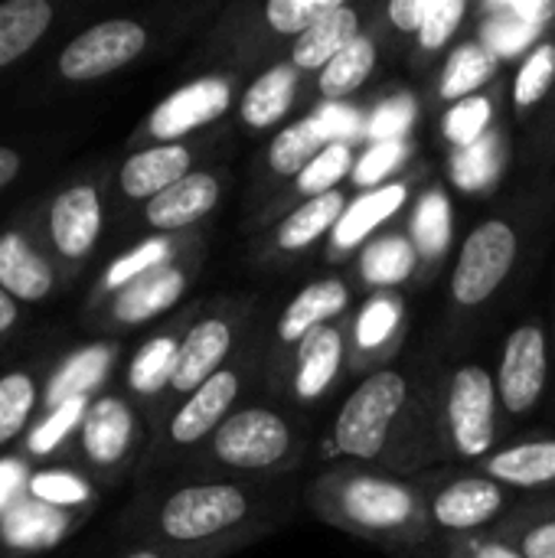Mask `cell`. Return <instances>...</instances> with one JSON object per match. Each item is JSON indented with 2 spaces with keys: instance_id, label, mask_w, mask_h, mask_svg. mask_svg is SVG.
I'll list each match as a JSON object with an SVG mask.
<instances>
[{
  "instance_id": "cell-1",
  "label": "cell",
  "mask_w": 555,
  "mask_h": 558,
  "mask_svg": "<svg viewBox=\"0 0 555 558\" xmlns=\"http://www.w3.org/2000/svg\"><path fill=\"white\" fill-rule=\"evenodd\" d=\"M298 490L285 484H242L216 477H180L147 490L128 513V533L141 546L173 558H226L278 530L298 507Z\"/></svg>"
},
{
  "instance_id": "cell-2",
  "label": "cell",
  "mask_w": 555,
  "mask_h": 558,
  "mask_svg": "<svg viewBox=\"0 0 555 558\" xmlns=\"http://www.w3.org/2000/svg\"><path fill=\"white\" fill-rule=\"evenodd\" d=\"M432 389L435 379L399 363L363 376L334 415L324 458L330 464H363L396 477H415L442 464Z\"/></svg>"
},
{
  "instance_id": "cell-3",
  "label": "cell",
  "mask_w": 555,
  "mask_h": 558,
  "mask_svg": "<svg viewBox=\"0 0 555 558\" xmlns=\"http://www.w3.org/2000/svg\"><path fill=\"white\" fill-rule=\"evenodd\" d=\"M301 500L321 523L389 553H412L435 533L422 481L363 464H327L304 484Z\"/></svg>"
},
{
  "instance_id": "cell-4",
  "label": "cell",
  "mask_w": 555,
  "mask_h": 558,
  "mask_svg": "<svg viewBox=\"0 0 555 558\" xmlns=\"http://www.w3.org/2000/svg\"><path fill=\"white\" fill-rule=\"evenodd\" d=\"M311 451V435L298 415L278 402H245L183 464V477H216L242 484H285Z\"/></svg>"
},
{
  "instance_id": "cell-5",
  "label": "cell",
  "mask_w": 555,
  "mask_h": 558,
  "mask_svg": "<svg viewBox=\"0 0 555 558\" xmlns=\"http://www.w3.org/2000/svg\"><path fill=\"white\" fill-rule=\"evenodd\" d=\"M268 350H272V327L262 317L245 347L216 373L209 376L196 392H190L183 402L173 405V412L164 418V425L154 432L144 471H173L180 468L196 448H203L213 432L245 405L252 389L265 386L268 369Z\"/></svg>"
},
{
  "instance_id": "cell-6",
  "label": "cell",
  "mask_w": 555,
  "mask_h": 558,
  "mask_svg": "<svg viewBox=\"0 0 555 558\" xmlns=\"http://www.w3.org/2000/svg\"><path fill=\"white\" fill-rule=\"evenodd\" d=\"M343 0H252L232 3L213 23L209 39L200 49L213 69H236L249 78L272 62L285 59L291 43L337 10Z\"/></svg>"
},
{
  "instance_id": "cell-7",
  "label": "cell",
  "mask_w": 555,
  "mask_h": 558,
  "mask_svg": "<svg viewBox=\"0 0 555 558\" xmlns=\"http://www.w3.org/2000/svg\"><path fill=\"white\" fill-rule=\"evenodd\" d=\"M533 216L536 206L533 199H527L497 209L468 229L448 275V307L455 320L481 317L504 294L514 271L520 268Z\"/></svg>"
},
{
  "instance_id": "cell-8",
  "label": "cell",
  "mask_w": 555,
  "mask_h": 558,
  "mask_svg": "<svg viewBox=\"0 0 555 558\" xmlns=\"http://www.w3.org/2000/svg\"><path fill=\"white\" fill-rule=\"evenodd\" d=\"M432 399L445 461L474 468L500 448V396L491 366L464 360L438 373Z\"/></svg>"
},
{
  "instance_id": "cell-9",
  "label": "cell",
  "mask_w": 555,
  "mask_h": 558,
  "mask_svg": "<svg viewBox=\"0 0 555 558\" xmlns=\"http://www.w3.org/2000/svg\"><path fill=\"white\" fill-rule=\"evenodd\" d=\"M262 317H265V311H262L258 294H222V298L200 304L193 324L186 327L177 373H173L167 402L160 409L157 428L164 425V418L173 412L177 402H183L190 392H196L209 376H216L245 347V340L252 337V330L258 327Z\"/></svg>"
},
{
  "instance_id": "cell-10",
  "label": "cell",
  "mask_w": 555,
  "mask_h": 558,
  "mask_svg": "<svg viewBox=\"0 0 555 558\" xmlns=\"http://www.w3.org/2000/svg\"><path fill=\"white\" fill-rule=\"evenodd\" d=\"M245 82L249 75L236 69H213L190 78L186 85L173 88L167 98H160L150 108V114L141 121V128L131 137V150L180 144L219 131L226 118L236 114Z\"/></svg>"
},
{
  "instance_id": "cell-11",
  "label": "cell",
  "mask_w": 555,
  "mask_h": 558,
  "mask_svg": "<svg viewBox=\"0 0 555 558\" xmlns=\"http://www.w3.org/2000/svg\"><path fill=\"white\" fill-rule=\"evenodd\" d=\"M350 317L307 333L281 373L265 383L272 402L285 409H311L334 396V389L350 373Z\"/></svg>"
},
{
  "instance_id": "cell-12",
  "label": "cell",
  "mask_w": 555,
  "mask_h": 558,
  "mask_svg": "<svg viewBox=\"0 0 555 558\" xmlns=\"http://www.w3.org/2000/svg\"><path fill=\"white\" fill-rule=\"evenodd\" d=\"M553 376V340L540 317H527L504 337L497 356V396H500V418L507 425L527 422L540 402L546 399Z\"/></svg>"
},
{
  "instance_id": "cell-13",
  "label": "cell",
  "mask_w": 555,
  "mask_h": 558,
  "mask_svg": "<svg viewBox=\"0 0 555 558\" xmlns=\"http://www.w3.org/2000/svg\"><path fill=\"white\" fill-rule=\"evenodd\" d=\"M429 490V517L435 533L445 536H478L491 533L517 504L520 494L510 487L464 468L461 474L422 481Z\"/></svg>"
},
{
  "instance_id": "cell-14",
  "label": "cell",
  "mask_w": 555,
  "mask_h": 558,
  "mask_svg": "<svg viewBox=\"0 0 555 558\" xmlns=\"http://www.w3.org/2000/svg\"><path fill=\"white\" fill-rule=\"evenodd\" d=\"M154 39H157L154 23L137 16H108L85 26L75 39H69L56 59V69L65 82L75 85L98 82L147 56Z\"/></svg>"
},
{
  "instance_id": "cell-15",
  "label": "cell",
  "mask_w": 555,
  "mask_h": 558,
  "mask_svg": "<svg viewBox=\"0 0 555 558\" xmlns=\"http://www.w3.org/2000/svg\"><path fill=\"white\" fill-rule=\"evenodd\" d=\"M425 183H432L429 167H412L393 183L357 193L350 199V206L343 209V216L337 219V226H334V232L327 239L324 258L330 265L353 262L363 252V245H370L376 235L393 229V222H399L409 213V206L419 199Z\"/></svg>"
},
{
  "instance_id": "cell-16",
  "label": "cell",
  "mask_w": 555,
  "mask_h": 558,
  "mask_svg": "<svg viewBox=\"0 0 555 558\" xmlns=\"http://www.w3.org/2000/svg\"><path fill=\"white\" fill-rule=\"evenodd\" d=\"M203 258H206V239H200L180 258L124 284L118 294L101 301V324L108 330H134L141 324H150V320L177 311L180 301L190 294V288L200 278Z\"/></svg>"
},
{
  "instance_id": "cell-17",
  "label": "cell",
  "mask_w": 555,
  "mask_h": 558,
  "mask_svg": "<svg viewBox=\"0 0 555 558\" xmlns=\"http://www.w3.org/2000/svg\"><path fill=\"white\" fill-rule=\"evenodd\" d=\"M350 190H334L317 199H307L294 206L288 216H281L272 229L252 239V265L265 271L291 268L294 262L307 258L317 245H324L350 206Z\"/></svg>"
},
{
  "instance_id": "cell-18",
  "label": "cell",
  "mask_w": 555,
  "mask_h": 558,
  "mask_svg": "<svg viewBox=\"0 0 555 558\" xmlns=\"http://www.w3.org/2000/svg\"><path fill=\"white\" fill-rule=\"evenodd\" d=\"M353 314V281L343 275H321L314 281H307L275 317L272 324V350H268V369H265V383L275 379L281 373V366L288 363V356L294 353V347L327 327L337 324L343 317Z\"/></svg>"
},
{
  "instance_id": "cell-19",
  "label": "cell",
  "mask_w": 555,
  "mask_h": 558,
  "mask_svg": "<svg viewBox=\"0 0 555 558\" xmlns=\"http://www.w3.org/2000/svg\"><path fill=\"white\" fill-rule=\"evenodd\" d=\"M79 448L85 464L101 477L124 474L144 448L141 412L134 409V402L114 392L95 396L79 425Z\"/></svg>"
},
{
  "instance_id": "cell-20",
  "label": "cell",
  "mask_w": 555,
  "mask_h": 558,
  "mask_svg": "<svg viewBox=\"0 0 555 558\" xmlns=\"http://www.w3.org/2000/svg\"><path fill=\"white\" fill-rule=\"evenodd\" d=\"M219 131L193 137V141H180V144H157V147L131 150L114 173V186L121 199L147 206L154 196H160L183 177L209 167V157L219 150Z\"/></svg>"
},
{
  "instance_id": "cell-21",
  "label": "cell",
  "mask_w": 555,
  "mask_h": 558,
  "mask_svg": "<svg viewBox=\"0 0 555 558\" xmlns=\"http://www.w3.org/2000/svg\"><path fill=\"white\" fill-rule=\"evenodd\" d=\"M327 141H334V137H327V124L317 114H298L291 124H285L281 131H275L265 141L262 154L255 157L249 209L258 213L265 203H272L321 154V147Z\"/></svg>"
},
{
  "instance_id": "cell-22",
  "label": "cell",
  "mask_w": 555,
  "mask_h": 558,
  "mask_svg": "<svg viewBox=\"0 0 555 558\" xmlns=\"http://www.w3.org/2000/svg\"><path fill=\"white\" fill-rule=\"evenodd\" d=\"M409 333V304L402 291H373L350 314V373L393 366Z\"/></svg>"
},
{
  "instance_id": "cell-23",
  "label": "cell",
  "mask_w": 555,
  "mask_h": 558,
  "mask_svg": "<svg viewBox=\"0 0 555 558\" xmlns=\"http://www.w3.org/2000/svg\"><path fill=\"white\" fill-rule=\"evenodd\" d=\"M307 95L311 78L288 59H278L245 82L236 108V128L249 137H272L298 118V108L307 101Z\"/></svg>"
},
{
  "instance_id": "cell-24",
  "label": "cell",
  "mask_w": 555,
  "mask_h": 558,
  "mask_svg": "<svg viewBox=\"0 0 555 558\" xmlns=\"http://www.w3.org/2000/svg\"><path fill=\"white\" fill-rule=\"evenodd\" d=\"M101 229H105V199L98 180L69 183L52 196L46 213V235L65 271L85 265V258L95 252L101 239Z\"/></svg>"
},
{
  "instance_id": "cell-25",
  "label": "cell",
  "mask_w": 555,
  "mask_h": 558,
  "mask_svg": "<svg viewBox=\"0 0 555 558\" xmlns=\"http://www.w3.org/2000/svg\"><path fill=\"white\" fill-rule=\"evenodd\" d=\"M203 301L190 304L186 311H180L177 317H170L157 333H150L128 360L124 369V389L131 402H141L150 415V428H157L160 422V409L167 402L173 373H177V360H180V347L186 337V327L193 324L196 311Z\"/></svg>"
},
{
  "instance_id": "cell-26",
  "label": "cell",
  "mask_w": 555,
  "mask_h": 558,
  "mask_svg": "<svg viewBox=\"0 0 555 558\" xmlns=\"http://www.w3.org/2000/svg\"><path fill=\"white\" fill-rule=\"evenodd\" d=\"M226 190H229V167L209 163V167L183 177L160 196H154L147 206H141V222L154 235L196 232L200 222H206L219 209Z\"/></svg>"
},
{
  "instance_id": "cell-27",
  "label": "cell",
  "mask_w": 555,
  "mask_h": 558,
  "mask_svg": "<svg viewBox=\"0 0 555 558\" xmlns=\"http://www.w3.org/2000/svg\"><path fill=\"white\" fill-rule=\"evenodd\" d=\"M357 147L343 137H334L321 147V154L272 199L265 203L258 213H252L245 219V232L249 235H262L265 229H272L281 216H288L294 206L307 203V199H317L324 193H334V190H343V183H350V173H353V163H357Z\"/></svg>"
},
{
  "instance_id": "cell-28",
  "label": "cell",
  "mask_w": 555,
  "mask_h": 558,
  "mask_svg": "<svg viewBox=\"0 0 555 558\" xmlns=\"http://www.w3.org/2000/svg\"><path fill=\"white\" fill-rule=\"evenodd\" d=\"M376 7L379 3H366V0H357L353 3V0H343L337 10H330L324 20H317L311 29H304L291 43V49H288L285 59L298 72H304L307 78H314L330 59H337L353 39H360L373 26Z\"/></svg>"
},
{
  "instance_id": "cell-29",
  "label": "cell",
  "mask_w": 555,
  "mask_h": 558,
  "mask_svg": "<svg viewBox=\"0 0 555 558\" xmlns=\"http://www.w3.org/2000/svg\"><path fill=\"white\" fill-rule=\"evenodd\" d=\"M500 82V52L481 36H461L432 72V105L442 111Z\"/></svg>"
},
{
  "instance_id": "cell-30",
  "label": "cell",
  "mask_w": 555,
  "mask_h": 558,
  "mask_svg": "<svg viewBox=\"0 0 555 558\" xmlns=\"http://www.w3.org/2000/svg\"><path fill=\"white\" fill-rule=\"evenodd\" d=\"M478 474L510 487L514 494H553L555 490V438H523L500 445L494 454H487L481 464H474Z\"/></svg>"
},
{
  "instance_id": "cell-31",
  "label": "cell",
  "mask_w": 555,
  "mask_h": 558,
  "mask_svg": "<svg viewBox=\"0 0 555 558\" xmlns=\"http://www.w3.org/2000/svg\"><path fill=\"white\" fill-rule=\"evenodd\" d=\"M419 275H422V255L402 226L386 229L370 245H363V252L353 258V278L360 288H366V294L399 291Z\"/></svg>"
},
{
  "instance_id": "cell-32",
  "label": "cell",
  "mask_w": 555,
  "mask_h": 558,
  "mask_svg": "<svg viewBox=\"0 0 555 558\" xmlns=\"http://www.w3.org/2000/svg\"><path fill=\"white\" fill-rule=\"evenodd\" d=\"M0 288L16 304H39L56 291V268L26 229L0 232Z\"/></svg>"
},
{
  "instance_id": "cell-33",
  "label": "cell",
  "mask_w": 555,
  "mask_h": 558,
  "mask_svg": "<svg viewBox=\"0 0 555 558\" xmlns=\"http://www.w3.org/2000/svg\"><path fill=\"white\" fill-rule=\"evenodd\" d=\"M383 56H386V46H383L379 33L370 26L360 39H353L337 59H330L311 78V98L334 105V101H347V98L360 95L370 85V78L376 75Z\"/></svg>"
},
{
  "instance_id": "cell-34",
  "label": "cell",
  "mask_w": 555,
  "mask_h": 558,
  "mask_svg": "<svg viewBox=\"0 0 555 558\" xmlns=\"http://www.w3.org/2000/svg\"><path fill=\"white\" fill-rule=\"evenodd\" d=\"M507 98V82H494L491 88L451 105L438 118V137L448 147V154L471 150L484 137H491L500 128V108Z\"/></svg>"
},
{
  "instance_id": "cell-35",
  "label": "cell",
  "mask_w": 555,
  "mask_h": 558,
  "mask_svg": "<svg viewBox=\"0 0 555 558\" xmlns=\"http://www.w3.org/2000/svg\"><path fill=\"white\" fill-rule=\"evenodd\" d=\"M555 92V23L550 29H543V36H536L517 69H514V78L507 85V95H510V108L517 114V121H530Z\"/></svg>"
},
{
  "instance_id": "cell-36",
  "label": "cell",
  "mask_w": 555,
  "mask_h": 558,
  "mask_svg": "<svg viewBox=\"0 0 555 558\" xmlns=\"http://www.w3.org/2000/svg\"><path fill=\"white\" fill-rule=\"evenodd\" d=\"M200 239H203V232H186V235H147V239H141L137 245H131L124 255H118V258L105 268V275H101V281H98V301H108V298L118 294L124 284H131V281L144 278L147 271H154V268H160V265L180 258V255H183L186 248H193Z\"/></svg>"
},
{
  "instance_id": "cell-37",
  "label": "cell",
  "mask_w": 555,
  "mask_h": 558,
  "mask_svg": "<svg viewBox=\"0 0 555 558\" xmlns=\"http://www.w3.org/2000/svg\"><path fill=\"white\" fill-rule=\"evenodd\" d=\"M111 366H114V347L111 343H92V347L72 353L46 383L43 412H56L59 405H65L72 399H95V389L105 383Z\"/></svg>"
},
{
  "instance_id": "cell-38",
  "label": "cell",
  "mask_w": 555,
  "mask_h": 558,
  "mask_svg": "<svg viewBox=\"0 0 555 558\" xmlns=\"http://www.w3.org/2000/svg\"><path fill=\"white\" fill-rule=\"evenodd\" d=\"M478 13L474 3L468 0H435L432 13L425 20V26L419 29V36L412 39L406 59L412 72H435L438 62L448 56V49L458 43L464 23Z\"/></svg>"
},
{
  "instance_id": "cell-39",
  "label": "cell",
  "mask_w": 555,
  "mask_h": 558,
  "mask_svg": "<svg viewBox=\"0 0 555 558\" xmlns=\"http://www.w3.org/2000/svg\"><path fill=\"white\" fill-rule=\"evenodd\" d=\"M491 533L527 558H555V494L520 500Z\"/></svg>"
},
{
  "instance_id": "cell-40",
  "label": "cell",
  "mask_w": 555,
  "mask_h": 558,
  "mask_svg": "<svg viewBox=\"0 0 555 558\" xmlns=\"http://www.w3.org/2000/svg\"><path fill=\"white\" fill-rule=\"evenodd\" d=\"M49 0H7L0 3V69L23 59L52 26Z\"/></svg>"
},
{
  "instance_id": "cell-41",
  "label": "cell",
  "mask_w": 555,
  "mask_h": 558,
  "mask_svg": "<svg viewBox=\"0 0 555 558\" xmlns=\"http://www.w3.org/2000/svg\"><path fill=\"white\" fill-rule=\"evenodd\" d=\"M422 255V265H438L448 242H451V203L442 190V183H432L419 193L412 222L406 229Z\"/></svg>"
},
{
  "instance_id": "cell-42",
  "label": "cell",
  "mask_w": 555,
  "mask_h": 558,
  "mask_svg": "<svg viewBox=\"0 0 555 558\" xmlns=\"http://www.w3.org/2000/svg\"><path fill=\"white\" fill-rule=\"evenodd\" d=\"M507 128L500 124L491 137H484L481 144H474L471 150H458L448 154V177L458 190L464 193H487L494 190V183H500L504 167H507V154L497 157V147H507Z\"/></svg>"
},
{
  "instance_id": "cell-43",
  "label": "cell",
  "mask_w": 555,
  "mask_h": 558,
  "mask_svg": "<svg viewBox=\"0 0 555 558\" xmlns=\"http://www.w3.org/2000/svg\"><path fill=\"white\" fill-rule=\"evenodd\" d=\"M415 157V141L412 137H396V141H370L360 154H357V163H353V173H350V186L357 193H366V190H376L383 183H393L399 180L406 170H412Z\"/></svg>"
},
{
  "instance_id": "cell-44",
  "label": "cell",
  "mask_w": 555,
  "mask_h": 558,
  "mask_svg": "<svg viewBox=\"0 0 555 558\" xmlns=\"http://www.w3.org/2000/svg\"><path fill=\"white\" fill-rule=\"evenodd\" d=\"M39 405V379L29 369H10L0 376V448L10 445L33 418Z\"/></svg>"
},
{
  "instance_id": "cell-45",
  "label": "cell",
  "mask_w": 555,
  "mask_h": 558,
  "mask_svg": "<svg viewBox=\"0 0 555 558\" xmlns=\"http://www.w3.org/2000/svg\"><path fill=\"white\" fill-rule=\"evenodd\" d=\"M435 0H389L376 7V20L373 29L379 33L386 56L396 52H409L412 39L419 36V29L425 26L429 13H432Z\"/></svg>"
},
{
  "instance_id": "cell-46",
  "label": "cell",
  "mask_w": 555,
  "mask_h": 558,
  "mask_svg": "<svg viewBox=\"0 0 555 558\" xmlns=\"http://www.w3.org/2000/svg\"><path fill=\"white\" fill-rule=\"evenodd\" d=\"M88 402H92V399H72V402L59 405L56 412H46L43 425L29 435V451H33V454L52 451L72 428L82 425V418H85V412H88Z\"/></svg>"
},
{
  "instance_id": "cell-47",
  "label": "cell",
  "mask_w": 555,
  "mask_h": 558,
  "mask_svg": "<svg viewBox=\"0 0 555 558\" xmlns=\"http://www.w3.org/2000/svg\"><path fill=\"white\" fill-rule=\"evenodd\" d=\"M412 114H415V105L409 95H399L396 101H383L370 124H366V134L370 141H396V137H412L409 134V124H412Z\"/></svg>"
},
{
  "instance_id": "cell-48",
  "label": "cell",
  "mask_w": 555,
  "mask_h": 558,
  "mask_svg": "<svg viewBox=\"0 0 555 558\" xmlns=\"http://www.w3.org/2000/svg\"><path fill=\"white\" fill-rule=\"evenodd\" d=\"M442 558H527L497 533L478 536H448L442 546Z\"/></svg>"
},
{
  "instance_id": "cell-49",
  "label": "cell",
  "mask_w": 555,
  "mask_h": 558,
  "mask_svg": "<svg viewBox=\"0 0 555 558\" xmlns=\"http://www.w3.org/2000/svg\"><path fill=\"white\" fill-rule=\"evenodd\" d=\"M33 494L56 507H75L92 500V487L75 474H39L33 481Z\"/></svg>"
},
{
  "instance_id": "cell-50",
  "label": "cell",
  "mask_w": 555,
  "mask_h": 558,
  "mask_svg": "<svg viewBox=\"0 0 555 558\" xmlns=\"http://www.w3.org/2000/svg\"><path fill=\"white\" fill-rule=\"evenodd\" d=\"M20 170H23V154L0 144V190H7L20 177Z\"/></svg>"
},
{
  "instance_id": "cell-51",
  "label": "cell",
  "mask_w": 555,
  "mask_h": 558,
  "mask_svg": "<svg viewBox=\"0 0 555 558\" xmlns=\"http://www.w3.org/2000/svg\"><path fill=\"white\" fill-rule=\"evenodd\" d=\"M20 324V304L0 288V337H7Z\"/></svg>"
},
{
  "instance_id": "cell-52",
  "label": "cell",
  "mask_w": 555,
  "mask_h": 558,
  "mask_svg": "<svg viewBox=\"0 0 555 558\" xmlns=\"http://www.w3.org/2000/svg\"><path fill=\"white\" fill-rule=\"evenodd\" d=\"M121 558H173V556H167V553H160V549H150V546H134L131 553H124Z\"/></svg>"
},
{
  "instance_id": "cell-53",
  "label": "cell",
  "mask_w": 555,
  "mask_h": 558,
  "mask_svg": "<svg viewBox=\"0 0 555 558\" xmlns=\"http://www.w3.org/2000/svg\"><path fill=\"white\" fill-rule=\"evenodd\" d=\"M553 353H555V330H553Z\"/></svg>"
}]
</instances>
